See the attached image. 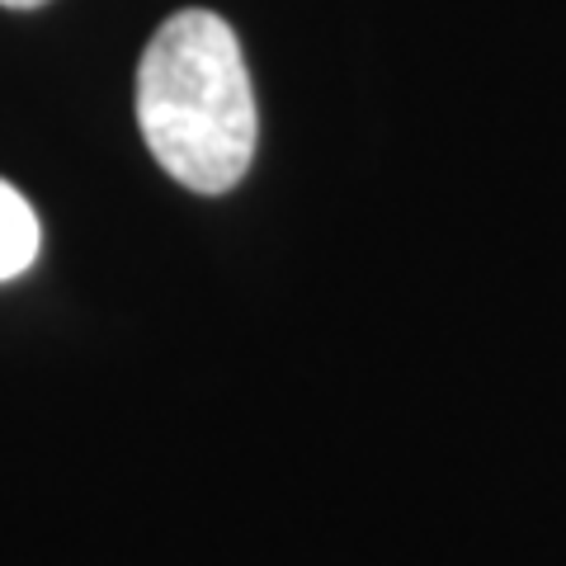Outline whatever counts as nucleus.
Returning <instances> with one entry per match:
<instances>
[{
	"label": "nucleus",
	"instance_id": "nucleus-1",
	"mask_svg": "<svg viewBox=\"0 0 566 566\" xmlns=\"http://www.w3.org/2000/svg\"><path fill=\"white\" fill-rule=\"evenodd\" d=\"M137 128L170 180L227 193L255 156V91L232 24L180 10L156 29L137 66Z\"/></svg>",
	"mask_w": 566,
	"mask_h": 566
},
{
	"label": "nucleus",
	"instance_id": "nucleus-2",
	"mask_svg": "<svg viewBox=\"0 0 566 566\" xmlns=\"http://www.w3.org/2000/svg\"><path fill=\"white\" fill-rule=\"evenodd\" d=\"M39 255V218L14 185L0 180V283L24 274Z\"/></svg>",
	"mask_w": 566,
	"mask_h": 566
},
{
	"label": "nucleus",
	"instance_id": "nucleus-3",
	"mask_svg": "<svg viewBox=\"0 0 566 566\" xmlns=\"http://www.w3.org/2000/svg\"><path fill=\"white\" fill-rule=\"evenodd\" d=\"M0 6H10V10H33V6H48V0H0Z\"/></svg>",
	"mask_w": 566,
	"mask_h": 566
}]
</instances>
